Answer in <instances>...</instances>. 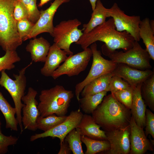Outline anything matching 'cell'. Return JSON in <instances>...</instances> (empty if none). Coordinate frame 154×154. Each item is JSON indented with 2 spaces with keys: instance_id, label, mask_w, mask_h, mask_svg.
<instances>
[{
  "instance_id": "cell-1",
  "label": "cell",
  "mask_w": 154,
  "mask_h": 154,
  "mask_svg": "<svg viewBox=\"0 0 154 154\" xmlns=\"http://www.w3.org/2000/svg\"><path fill=\"white\" fill-rule=\"evenodd\" d=\"M97 41L104 42L111 50L121 49L125 51L133 47L135 41L127 32L117 31L111 18L90 32L83 33L75 43L84 50Z\"/></svg>"
},
{
  "instance_id": "cell-2",
  "label": "cell",
  "mask_w": 154,
  "mask_h": 154,
  "mask_svg": "<svg viewBox=\"0 0 154 154\" xmlns=\"http://www.w3.org/2000/svg\"><path fill=\"white\" fill-rule=\"evenodd\" d=\"M92 114L95 122L105 131L125 128L129 125L131 116L130 110L111 93L104 97Z\"/></svg>"
},
{
  "instance_id": "cell-3",
  "label": "cell",
  "mask_w": 154,
  "mask_h": 154,
  "mask_svg": "<svg viewBox=\"0 0 154 154\" xmlns=\"http://www.w3.org/2000/svg\"><path fill=\"white\" fill-rule=\"evenodd\" d=\"M74 96L72 91L60 85L42 90L38 105L40 116L45 117L53 114L59 116H66Z\"/></svg>"
},
{
  "instance_id": "cell-4",
  "label": "cell",
  "mask_w": 154,
  "mask_h": 154,
  "mask_svg": "<svg viewBox=\"0 0 154 154\" xmlns=\"http://www.w3.org/2000/svg\"><path fill=\"white\" fill-rule=\"evenodd\" d=\"M16 0H0V46L5 52L16 50L23 42L13 16Z\"/></svg>"
},
{
  "instance_id": "cell-5",
  "label": "cell",
  "mask_w": 154,
  "mask_h": 154,
  "mask_svg": "<svg viewBox=\"0 0 154 154\" xmlns=\"http://www.w3.org/2000/svg\"><path fill=\"white\" fill-rule=\"evenodd\" d=\"M102 48L104 54L115 62L125 64L141 70H149L151 68L149 55L146 49L142 48L138 42L135 41L133 47L125 51L111 50L105 44L102 46Z\"/></svg>"
},
{
  "instance_id": "cell-6",
  "label": "cell",
  "mask_w": 154,
  "mask_h": 154,
  "mask_svg": "<svg viewBox=\"0 0 154 154\" xmlns=\"http://www.w3.org/2000/svg\"><path fill=\"white\" fill-rule=\"evenodd\" d=\"M32 64V62L20 70L18 74H13L15 80L11 78L5 70L1 72L0 86L4 87L9 92L13 101L16 111V118L19 125L21 133L23 131L21 112L24 104L22 102V98L25 95L27 86L25 71Z\"/></svg>"
},
{
  "instance_id": "cell-7",
  "label": "cell",
  "mask_w": 154,
  "mask_h": 154,
  "mask_svg": "<svg viewBox=\"0 0 154 154\" xmlns=\"http://www.w3.org/2000/svg\"><path fill=\"white\" fill-rule=\"evenodd\" d=\"M81 24V22L75 19L62 21L54 27L51 36L54 43L69 56L73 54L70 49V45L78 41L83 34L82 30L78 28Z\"/></svg>"
},
{
  "instance_id": "cell-8",
  "label": "cell",
  "mask_w": 154,
  "mask_h": 154,
  "mask_svg": "<svg viewBox=\"0 0 154 154\" xmlns=\"http://www.w3.org/2000/svg\"><path fill=\"white\" fill-rule=\"evenodd\" d=\"M90 48L93 56L91 68L86 78L76 84L75 87V95L78 102L80 94L87 84L102 76L112 73L117 64V63L111 60L106 59L102 56L101 52L97 49L96 42L91 45Z\"/></svg>"
},
{
  "instance_id": "cell-9",
  "label": "cell",
  "mask_w": 154,
  "mask_h": 154,
  "mask_svg": "<svg viewBox=\"0 0 154 154\" xmlns=\"http://www.w3.org/2000/svg\"><path fill=\"white\" fill-rule=\"evenodd\" d=\"M108 17H111L114 20L116 30L119 32L125 31L133 37L135 41L139 42V25L141 21L139 16H129L121 10L116 3L107 9Z\"/></svg>"
},
{
  "instance_id": "cell-10",
  "label": "cell",
  "mask_w": 154,
  "mask_h": 154,
  "mask_svg": "<svg viewBox=\"0 0 154 154\" xmlns=\"http://www.w3.org/2000/svg\"><path fill=\"white\" fill-rule=\"evenodd\" d=\"M92 55L91 48L88 47L82 52L69 56L54 72L51 77L56 79L64 75L69 77L78 75L86 69Z\"/></svg>"
},
{
  "instance_id": "cell-11",
  "label": "cell",
  "mask_w": 154,
  "mask_h": 154,
  "mask_svg": "<svg viewBox=\"0 0 154 154\" xmlns=\"http://www.w3.org/2000/svg\"><path fill=\"white\" fill-rule=\"evenodd\" d=\"M83 114L80 109L72 111L62 123L47 131L32 135L30 141H33L40 138L51 137H57L60 139V143H62L68 134L77 127Z\"/></svg>"
},
{
  "instance_id": "cell-12",
  "label": "cell",
  "mask_w": 154,
  "mask_h": 154,
  "mask_svg": "<svg viewBox=\"0 0 154 154\" xmlns=\"http://www.w3.org/2000/svg\"><path fill=\"white\" fill-rule=\"evenodd\" d=\"M70 0H54L46 9L40 11L38 20L35 24L30 33L24 41L34 38L39 34L44 33H49L51 36L54 27L53 19L56 12L62 4L67 3Z\"/></svg>"
},
{
  "instance_id": "cell-13",
  "label": "cell",
  "mask_w": 154,
  "mask_h": 154,
  "mask_svg": "<svg viewBox=\"0 0 154 154\" xmlns=\"http://www.w3.org/2000/svg\"><path fill=\"white\" fill-rule=\"evenodd\" d=\"M37 94L36 90L30 87L27 94L22 98L21 100L24 104L22 109L23 115L22 121L25 129L33 131L37 129V121L40 116L38 108V103L36 99Z\"/></svg>"
},
{
  "instance_id": "cell-14",
  "label": "cell",
  "mask_w": 154,
  "mask_h": 154,
  "mask_svg": "<svg viewBox=\"0 0 154 154\" xmlns=\"http://www.w3.org/2000/svg\"><path fill=\"white\" fill-rule=\"evenodd\" d=\"M105 132L110 147L108 150L102 153H103L129 154L130 150L129 125L124 128Z\"/></svg>"
},
{
  "instance_id": "cell-15",
  "label": "cell",
  "mask_w": 154,
  "mask_h": 154,
  "mask_svg": "<svg viewBox=\"0 0 154 154\" xmlns=\"http://www.w3.org/2000/svg\"><path fill=\"white\" fill-rule=\"evenodd\" d=\"M130 127V154H144L154 151V145L147 138L143 129L138 126L131 116Z\"/></svg>"
},
{
  "instance_id": "cell-16",
  "label": "cell",
  "mask_w": 154,
  "mask_h": 154,
  "mask_svg": "<svg viewBox=\"0 0 154 154\" xmlns=\"http://www.w3.org/2000/svg\"><path fill=\"white\" fill-rule=\"evenodd\" d=\"M126 80L134 89L138 84L142 83L154 72L150 69L141 70L123 63H117L112 72Z\"/></svg>"
},
{
  "instance_id": "cell-17",
  "label": "cell",
  "mask_w": 154,
  "mask_h": 154,
  "mask_svg": "<svg viewBox=\"0 0 154 154\" xmlns=\"http://www.w3.org/2000/svg\"><path fill=\"white\" fill-rule=\"evenodd\" d=\"M67 54L55 43L51 46L40 73L46 77L51 76L54 72L68 58Z\"/></svg>"
},
{
  "instance_id": "cell-18",
  "label": "cell",
  "mask_w": 154,
  "mask_h": 154,
  "mask_svg": "<svg viewBox=\"0 0 154 154\" xmlns=\"http://www.w3.org/2000/svg\"><path fill=\"white\" fill-rule=\"evenodd\" d=\"M77 127L81 135L98 140H107L105 131L95 121L92 116L83 114Z\"/></svg>"
},
{
  "instance_id": "cell-19",
  "label": "cell",
  "mask_w": 154,
  "mask_h": 154,
  "mask_svg": "<svg viewBox=\"0 0 154 154\" xmlns=\"http://www.w3.org/2000/svg\"><path fill=\"white\" fill-rule=\"evenodd\" d=\"M142 83L138 84L133 89L132 101L130 110L131 116L137 124L144 129L145 126L146 106L141 94Z\"/></svg>"
},
{
  "instance_id": "cell-20",
  "label": "cell",
  "mask_w": 154,
  "mask_h": 154,
  "mask_svg": "<svg viewBox=\"0 0 154 154\" xmlns=\"http://www.w3.org/2000/svg\"><path fill=\"white\" fill-rule=\"evenodd\" d=\"M50 46L47 40L40 37L30 40L26 50L30 53L32 61L44 62Z\"/></svg>"
},
{
  "instance_id": "cell-21",
  "label": "cell",
  "mask_w": 154,
  "mask_h": 154,
  "mask_svg": "<svg viewBox=\"0 0 154 154\" xmlns=\"http://www.w3.org/2000/svg\"><path fill=\"white\" fill-rule=\"evenodd\" d=\"M150 21L149 19L147 17L141 20L139 25V35L151 59L154 60V30L151 27Z\"/></svg>"
},
{
  "instance_id": "cell-22",
  "label": "cell",
  "mask_w": 154,
  "mask_h": 154,
  "mask_svg": "<svg viewBox=\"0 0 154 154\" xmlns=\"http://www.w3.org/2000/svg\"><path fill=\"white\" fill-rule=\"evenodd\" d=\"M114 75L111 73L102 76L87 84L81 92L82 97L96 94L103 91L109 92L110 79Z\"/></svg>"
},
{
  "instance_id": "cell-23",
  "label": "cell",
  "mask_w": 154,
  "mask_h": 154,
  "mask_svg": "<svg viewBox=\"0 0 154 154\" xmlns=\"http://www.w3.org/2000/svg\"><path fill=\"white\" fill-rule=\"evenodd\" d=\"M107 9L104 7L100 0L97 1L95 9L93 11L91 18L88 22L83 25V33H87L96 27L101 25L106 21L108 17Z\"/></svg>"
},
{
  "instance_id": "cell-24",
  "label": "cell",
  "mask_w": 154,
  "mask_h": 154,
  "mask_svg": "<svg viewBox=\"0 0 154 154\" xmlns=\"http://www.w3.org/2000/svg\"><path fill=\"white\" fill-rule=\"evenodd\" d=\"M0 110L5 119L6 128L10 129L11 130L18 131V123L15 116L16 114L15 108L12 107L0 92Z\"/></svg>"
},
{
  "instance_id": "cell-25",
  "label": "cell",
  "mask_w": 154,
  "mask_h": 154,
  "mask_svg": "<svg viewBox=\"0 0 154 154\" xmlns=\"http://www.w3.org/2000/svg\"><path fill=\"white\" fill-rule=\"evenodd\" d=\"M107 92L104 91L80 98L79 102L82 111L85 114H92L101 103Z\"/></svg>"
},
{
  "instance_id": "cell-26",
  "label": "cell",
  "mask_w": 154,
  "mask_h": 154,
  "mask_svg": "<svg viewBox=\"0 0 154 154\" xmlns=\"http://www.w3.org/2000/svg\"><path fill=\"white\" fill-rule=\"evenodd\" d=\"M81 140L86 148L85 154H96L102 153L108 150L110 148V143L107 140L92 139L81 135Z\"/></svg>"
},
{
  "instance_id": "cell-27",
  "label": "cell",
  "mask_w": 154,
  "mask_h": 154,
  "mask_svg": "<svg viewBox=\"0 0 154 154\" xmlns=\"http://www.w3.org/2000/svg\"><path fill=\"white\" fill-rule=\"evenodd\" d=\"M141 94L146 106L154 111V73L142 83Z\"/></svg>"
},
{
  "instance_id": "cell-28",
  "label": "cell",
  "mask_w": 154,
  "mask_h": 154,
  "mask_svg": "<svg viewBox=\"0 0 154 154\" xmlns=\"http://www.w3.org/2000/svg\"><path fill=\"white\" fill-rule=\"evenodd\" d=\"M67 116H58L54 114L45 117L40 116L37 121V129L44 132L47 131L64 121Z\"/></svg>"
},
{
  "instance_id": "cell-29",
  "label": "cell",
  "mask_w": 154,
  "mask_h": 154,
  "mask_svg": "<svg viewBox=\"0 0 154 154\" xmlns=\"http://www.w3.org/2000/svg\"><path fill=\"white\" fill-rule=\"evenodd\" d=\"M81 137L80 131L76 127L70 132L64 139L73 154H84L82 149Z\"/></svg>"
},
{
  "instance_id": "cell-30",
  "label": "cell",
  "mask_w": 154,
  "mask_h": 154,
  "mask_svg": "<svg viewBox=\"0 0 154 154\" xmlns=\"http://www.w3.org/2000/svg\"><path fill=\"white\" fill-rule=\"evenodd\" d=\"M21 58L16 50H7L0 57V73L3 70H11L15 67L14 64L20 62Z\"/></svg>"
},
{
  "instance_id": "cell-31",
  "label": "cell",
  "mask_w": 154,
  "mask_h": 154,
  "mask_svg": "<svg viewBox=\"0 0 154 154\" xmlns=\"http://www.w3.org/2000/svg\"><path fill=\"white\" fill-rule=\"evenodd\" d=\"M25 7L27 11L28 19L35 24L38 20L40 14V11L37 4V0H20Z\"/></svg>"
},
{
  "instance_id": "cell-32",
  "label": "cell",
  "mask_w": 154,
  "mask_h": 154,
  "mask_svg": "<svg viewBox=\"0 0 154 154\" xmlns=\"http://www.w3.org/2000/svg\"><path fill=\"white\" fill-rule=\"evenodd\" d=\"M133 90V89L131 86L112 94L119 102L130 109L132 103Z\"/></svg>"
},
{
  "instance_id": "cell-33",
  "label": "cell",
  "mask_w": 154,
  "mask_h": 154,
  "mask_svg": "<svg viewBox=\"0 0 154 154\" xmlns=\"http://www.w3.org/2000/svg\"><path fill=\"white\" fill-rule=\"evenodd\" d=\"M35 24L28 18H25L17 22V31L21 38L24 41L25 38L30 33Z\"/></svg>"
},
{
  "instance_id": "cell-34",
  "label": "cell",
  "mask_w": 154,
  "mask_h": 154,
  "mask_svg": "<svg viewBox=\"0 0 154 154\" xmlns=\"http://www.w3.org/2000/svg\"><path fill=\"white\" fill-rule=\"evenodd\" d=\"M131 86L129 84L122 78L117 75H114L111 77L109 84V91L113 94L115 93L127 88Z\"/></svg>"
},
{
  "instance_id": "cell-35",
  "label": "cell",
  "mask_w": 154,
  "mask_h": 154,
  "mask_svg": "<svg viewBox=\"0 0 154 154\" xmlns=\"http://www.w3.org/2000/svg\"><path fill=\"white\" fill-rule=\"evenodd\" d=\"M1 123L0 121V154H5L8 151V147L16 144L18 138L15 136L4 135L1 131Z\"/></svg>"
},
{
  "instance_id": "cell-36",
  "label": "cell",
  "mask_w": 154,
  "mask_h": 154,
  "mask_svg": "<svg viewBox=\"0 0 154 154\" xmlns=\"http://www.w3.org/2000/svg\"><path fill=\"white\" fill-rule=\"evenodd\" d=\"M145 131L147 137L150 135L154 138V114L151 110L146 108L145 111Z\"/></svg>"
},
{
  "instance_id": "cell-37",
  "label": "cell",
  "mask_w": 154,
  "mask_h": 154,
  "mask_svg": "<svg viewBox=\"0 0 154 154\" xmlns=\"http://www.w3.org/2000/svg\"><path fill=\"white\" fill-rule=\"evenodd\" d=\"M13 16L16 21L28 18L27 11L25 7L20 0H16L14 3Z\"/></svg>"
},
{
  "instance_id": "cell-38",
  "label": "cell",
  "mask_w": 154,
  "mask_h": 154,
  "mask_svg": "<svg viewBox=\"0 0 154 154\" xmlns=\"http://www.w3.org/2000/svg\"><path fill=\"white\" fill-rule=\"evenodd\" d=\"M60 148L58 154H70L71 153L68 144L64 139L62 143H60Z\"/></svg>"
},
{
  "instance_id": "cell-39",
  "label": "cell",
  "mask_w": 154,
  "mask_h": 154,
  "mask_svg": "<svg viewBox=\"0 0 154 154\" xmlns=\"http://www.w3.org/2000/svg\"><path fill=\"white\" fill-rule=\"evenodd\" d=\"M98 0H89L92 11H93L95 9L96 6V3Z\"/></svg>"
},
{
  "instance_id": "cell-40",
  "label": "cell",
  "mask_w": 154,
  "mask_h": 154,
  "mask_svg": "<svg viewBox=\"0 0 154 154\" xmlns=\"http://www.w3.org/2000/svg\"><path fill=\"white\" fill-rule=\"evenodd\" d=\"M50 0H40V2L38 4V6L40 7H42Z\"/></svg>"
}]
</instances>
